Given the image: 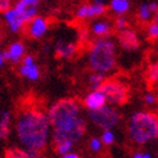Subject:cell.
<instances>
[{"mask_svg":"<svg viewBox=\"0 0 158 158\" xmlns=\"http://www.w3.org/2000/svg\"><path fill=\"white\" fill-rule=\"evenodd\" d=\"M46 114L52 127L50 140L54 152L58 156L72 152L88 129L82 104L75 98H63L53 103Z\"/></svg>","mask_w":158,"mask_h":158,"instance_id":"6da1fadb","label":"cell"},{"mask_svg":"<svg viewBox=\"0 0 158 158\" xmlns=\"http://www.w3.org/2000/svg\"><path fill=\"white\" fill-rule=\"evenodd\" d=\"M14 131L22 148L40 154L50 141L52 127L45 110L30 106L19 110Z\"/></svg>","mask_w":158,"mask_h":158,"instance_id":"7a4b0ae2","label":"cell"},{"mask_svg":"<svg viewBox=\"0 0 158 158\" xmlns=\"http://www.w3.org/2000/svg\"><path fill=\"white\" fill-rule=\"evenodd\" d=\"M118 48L110 37L95 39L88 49V64L91 72L102 75L112 73L117 67Z\"/></svg>","mask_w":158,"mask_h":158,"instance_id":"3957f363","label":"cell"},{"mask_svg":"<svg viewBox=\"0 0 158 158\" xmlns=\"http://www.w3.org/2000/svg\"><path fill=\"white\" fill-rule=\"evenodd\" d=\"M127 138L134 145L144 147L158 138V116L153 110H138L127 122Z\"/></svg>","mask_w":158,"mask_h":158,"instance_id":"277c9868","label":"cell"},{"mask_svg":"<svg viewBox=\"0 0 158 158\" xmlns=\"http://www.w3.org/2000/svg\"><path fill=\"white\" fill-rule=\"evenodd\" d=\"M100 90L106 95L107 103L113 107H121L130 99V89L125 82L118 78H106Z\"/></svg>","mask_w":158,"mask_h":158,"instance_id":"5b68a950","label":"cell"},{"mask_svg":"<svg viewBox=\"0 0 158 158\" xmlns=\"http://www.w3.org/2000/svg\"><path fill=\"white\" fill-rule=\"evenodd\" d=\"M88 118L93 125L102 130L107 129H114L117 127L121 122V113L117 109V107H113L110 104H106L99 109L95 110H89Z\"/></svg>","mask_w":158,"mask_h":158,"instance_id":"8992f818","label":"cell"},{"mask_svg":"<svg viewBox=\"0 0 158 158\" xmlns=\"http://www.w3.org/2000/svg\"><path fill=\"white\" fill-rule=\"evenodd\" d=\"M107 12L106 0H91L90 3H84L77 6L75 15L78 21H89L103 17Z\"/></svg>","mask_w":158,"mask_h":158,"instance_id":"52a82bcc","label":"cell"},{"mask_svg":"<svg viewBox=\"0 0 158 158\" xmlns=\"http://www.w3.org/2000/svg\"><path fill=\"white\" fill-rule=\"evenodd\" d=\"M18 75L30 82H36L41 77V69L36 58L31 54H26L18 63Z\"/></svg>","mask_w":158,"mask_h":158,"instance_id":"ba28073f","label":"cell"},{"mask_svg":"<svg viewBox=\"0 0 158 158\" xmlns=\"http://www.w3.org/2000/svg\"><path fill=\"white\" fill-rule=\"evenodd\" d=\"M49 19L44 17V15H35L32 19H30L26 25V35L30 39H34V40H40L43 39L49 31Z\"/></svg>","mask_w":158,"mask_h":158,"instance_id":"9c48e42d","label":"cell"},{"mask_svg":"<svg viewBox=\"0 0 158 158\" xmlns=\"http://www.w3.org/2000/svg\"><path fill=\"white\" fill-rule=\"evenodd\" d=\"M117 32H118L117 34V43L123 50L134 52V50L139 49L141 40H140L139 34L135 30L127 27L122 31H117Z\"/></svg>","mask_w":158,"mask_h":158,"instance_id":"30bf717a","label":"cell"},{"mask_svg":"<svg viewBox=\"0 0 158 158\" xmlns=\"http://www.w3.org/2000/svg\"><path fill=\"white\" fill-rule=\"evenodd\" d=\"M113 22L108 18H95L89 26V32L97 39L109 37L113 32Z\"/></svg>","mask_w":158,"mask_h":158,"instance_id":"8fae6325","label":"cell"},{"mask_svg":"<svg viewBox=\"0 0 158 158\" xmlns=\"http://www.w3.org/2000/svg\"><path fill=\"white\" fill-rule=\"evenodd\" d=\"M26 45L22 40H15L12 41L9 45L6 46L4 50V57L6 63H12V64H18V63L23 59V57L27 54L26 53Z\"/></svg>","mask_w":158,"mask_h":158,"instance_id":"7c38bea8","label":"cell"},{"mask_svg":"<svg viewBox=\"0 0 158 158\" xmlns=\"http://www.w3.org/2000/svg\"><path fill=\"white\" fill-rule=\"evenodd\" d=\"M3 19H4L5 26L8 27V30H9L12 34H18L21 31H23L25 25H26L23 17L13 6H10L8 10L3 12Z\"/></svg>","mask_w":158,"mask_h":158,"instance_id":"4fadbf2b","label":"cell"},{"mask_svg":"<svg viewBox=\"0 0 158 158\" xmlns=\"http://www.w3.org/2000/svg\"><path fill=\"white\" fill-rule=\"evenodd\" d=\"M108 104L107 103V99H106V95L103 94L100 89H97V90H90L86 95L82 99V106L89 110H95V109H99L103 106Z\"/></svg>","mask_w":158,"mask_h":158,"instance_id":"5bb4252c","label":"cell"},{"mask_svg":"<svg viewBox=\"0 0 158 158\" xmlns=\"http://www.w3.org/2000/svg\"><path fill=\"white\" fill-rule=\"evenodd\" d=\"M157 2H143L140 3L136 9V18L140 23H149L152 19L157 18Z\"/></svg>","mask_w":158,"mask_h":158,"instance_id":"9a60e30c","label":"cell"},{"mask_svg":"<svg viewBox=\"0 0 158 158\" xmlns=\"http://www.w3.org/2000/svg\"><path fill=\"white\" fill-rule=\"evenodd\" d=\"M54 52L60 59H72L77 52V45L67 39H59L54 45Z\"/></svg>","mask_w":158,"mask_h":158,"instance_id":"2e32d148","label":"cell"},{"mask_svg":"<svg viewBox=\"0 0 158 158\" xmlns=\"http://www.w3.org/2000/svg\"><path fill=\"white\" fill-rule=\"evenodd\" d=\"M12 6L22 15L26 23L30 19H32L35 15H37V13H39L37 5H34V4L28 3L27 0H15Z\"/></svg>","mask_w":158,"mask_h":158,"instance_id":"e0dca14e","label":"cell"},{"mask_svg":"<svg viewBox=\"0 0 158 158\" xmlns=\"http://www.w3.org/2000/svg\"><path fill=\"white\" fill-rule=\"evenodd\" d=\"M12 112L8 109H4L0 112V141L5 140L10 134L12 126Z\"/></svg>","mask_w":158,"mask_h":158,"instance_id":"ac0fdd59","label":"cell"},{"mask_svg":"<svg viewBox=\"0 0 158 158\" xmlns=\"http://www.w3.org/2000/svg\"><path fill=\"white\" fill-rule=\"evenodd\" d=\"M108 6H109V10L116 17H120V15H126L130 12L131 2L130 0H109Z\"/></svg>","mask_w":158,"mask_h":158,"instance_id":"d6986e66","label":"cell"},{"mask_svg":"<svg viewBox=\"0 0 158 158\" xmlns=\"http://www.w3.org/2000/svg\"><path fill=\"white\" fill-rule=\"evenodd\" d=\"M36 157H40V154L18 147L9 148L5 152V158H36Z\"/></svg>","mask_w":158,"mask_h":158,"instance_id":"ffe728a7","label":"cell"},{"mask_svg":"<svg viewBox=\"0 0 158 158\" xmlns=\"http://www.w3.org/2000/svg\"><path fill=\"white\" fill-rule=\"evenodd\" d=\"M106 76L102 75V73H97V72H90L89 76H88V80H86V82H88L89 88L91 90H97V89H100V86L103 85V82L106 81Z\"/></svg>","mask_w":158,"mask_h":158,"instance_id":"44dd1931","label":"cell"},{"mask_svg":"<svg viewBox=\"0 0 158 158\" xmlns=\"http://www.w3.org/2000/svg\"><path fill=\"white\" fill-rule=\"evenodd\" d=\"M145 34H147V37L151 41H156L157 40V37H158V22H157V18L152 19L149 23H147Z\"/></svg>","mask_w":158,"mask_h":158,"instance_id":"7402d4cb","label":"cell"},{"mask_svg":"<svg viewBox=\"0 0 158 158\" xmlns=\"http://www.w3.org/2000/svg\"><path fill=\"white\" fill-rule=\"evenodd\" d=\"M88 147H89V151L94 154H99L103 152V148H104V144L102 143L100 138L98 136H91L89 143H88Z\"/></svg>","mask_w":158,"mask_h":158,"instance_id":"603a6c76","label":"cell"},{"mask_svg":"<svg viewBox=\"0 0 158 158\" xmlns=\"http://www.w3.org/2000/svg\"><path fill=\"white\" fill-rule=\"evenodd\" d=\"M100 140H102V143H103L104 145L109 147V145H112L114 144V141H116V134L113 131V129H107V130H102V134H100Z\"/></svg>","mask_w":158,"mask_h":158,"instance_id":"cb8c5ba5","label":"cell"},{"mask_svg":"<svg viewBox=\"0 0 158 158\" xmlns=\"http://www.w3.org/2000/svg\"><path fill=\"white\" fill-rule=\"evenodd\" d=\"M147 80L149 81L151 85L157 84L158 80V64L157 62L156 63H151L147 68Z\"/></svg>","mask_w":158,"mask_h":158,"instance_id":"d4e9b609","label":"cell"},{"mask_svg":"<svg viewBox=\"0 0 158 158\" xmlns=\"http://www.w3.org/2000/svg\"><path fill=\"white\" fill-rule=\"evenodd\" d=\"M129 27V22L127 19H126L125 15H120V17H117L113 22V28L116 31H122L125 28H127Z\"/></svg>","mask_w":158,"mask_h":158,"instance_id":"484cf974","label":"cell"},{"mask_svg":"<svg viewBox=\"0 0 158 158\" xmlns=\"http://www.w3.org/2000/svg\"><path fill=\"white\" fill-rule=\"evenodd\" d=\"M143 102L148 107H154L157 104V94L154 91H147L143 97Z\"/></svg>","mask_w":158,"mask_h":158,"instance_id":"4316f807","label":"cell"},{"mask_svg":"<svg viewBox=\"0 0 158 158\" xmlns=\"http://www.w3.org/2000/svg\"><path fill=\"white\" fill-rule=\"evenodd\" d=\"M13 5V0H0V12H5Z\"/></svg>","mask_w":158,"mask_h":158,"instance_id":"83f0119b","label":"cell"},{"mask_svg":"<svg viewBox=\"0 0 158 158\" xmlns=\"http://www.w3.org/2000/svg\"><path fill=\"white\" fill-rule=\"evenodd\" d=\"M132 158H153V156L149 152H144V151H138L132 154Z\"/></svg>","mask_w":158,"mask_h":158,"instance_id":"f1b7e54d","label":"cell"},{"mask_svg":"<svg viewBox=\"0 0 158 158\" xmlns=\"http://www.w3.org/2000/svg\"><path fill=\"white\" fill-rule=\"evenodd\" d=\"M59 158H81V156L72 151V152H68V153H66V154L59 156Z\"/></svg>","mask_w":158,"mask_h":158,"instance_id":"f546056e","label":"cell"},{"mask_svg":"<svg viewBox=\"0 0 158 158\" xmlns=\"http://www.w3.org/2000/svg\"><path fill=\"white\" fill-rule=\"evenodd\" d=\"M5 63H6V62H5V57H4V49L0 48V69L4 68Z\"/></svg>","mask_w":158,"mask_h":158,"instance_id":"4dcf8cb0","label":"cell"},{"mask_svg":"<svg viewBox=\"0 0 158 158\" xmlns=\"http://www.w3.org/2000/svg\"><path fill=\"white\" fill-rule=\"evenodd\" d=\"M28 3H31V4H34V5H39L41 2H44V0H27Z\"/></svg>","mask_w":158,"mask_h":158,"instance_id":"1f68e13d","label":"cell"}]
</instances>
